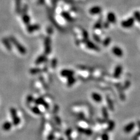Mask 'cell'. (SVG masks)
Returning a JSON list of instances; mask_svg holds the SVG:
<instances>
[{
	"instance_id": "cell-1",
	"label": "cell",
	"mask_w": 140,
	"mask_h": 140,
	"mask_svg": "<svg viewBox=\"0 0 140 140\" xmlns=\"http://www.w3.org/2000/svg\"><path fill=\"white\" fill-rule=\"evenodd\" d=\"M10 41L11 43L13 44L14 46H16L17 49L19 51V52L22 54H25L27 53V50L25 48V47L23 46V45H21L20 42L18 41L17 39L15 38L13 36H11L10 38Z\"/></svg>"
},
{
	"instance_id": "cell-2",
	"label": "cell",
	"mask_w": 140,
	"mask_h": 140,
	"mask_svg": "<svg viewBox=\"0 0 140 140\" xmlns=\"http://www.w3.org/2000/svg\"><path fill=\"white\" fill-rule=\"evenodd\" d=\"M11 116L12 118V123L15 126L19 125L21 122L20 117L18 116L17 114V111L16 109L14 108H11L10 109Z\"/></svg>"
},
{
	"instance_id": "cell-3",
	"label": "cell",
	"mask_w": 140,
	"mask_h": 140,
	"mask_svg": "<svg viewBox=\"0 0 140 140\" xmlns=\"http://www.w3.org/2000/svg\"><path fill=\"white\" fill-rule=\"evenodd\" d=\"M45 54H49L51 52V39L49 37L46 38L44 41Z\"/></svg>"
},
{
	"instance_id": "cell-4",
	"label": "cell",
	"mask_w": 140,
	"mask_h": 140,
	"mask_svg": "<svg viewBox=\"0 0 140 140\" xmlns=\"http://www.w3.org/2000/svg\"><path fill=\"white\" fill-rule=\"evenodd\" d=\"M34 102L36 105H43L45 108L46 109H48L49 108V104H48V103L45 101V100L43 98H42V97H39V98L35 99Z\"/></svg>"
},
{
	"instance_id": "cell-5",
	"label": "cell",
	"mask_w": 140,
	"mask_h": 140,
	"mask_svg": "<svg viewBox=\"0 0 140 140\" xmlns=\"http://www.w3.org/2000/svg\"><path fill=\"white\" fill-rule=\"evenodd\" d=\"M135 20V19H134V18H129L127 20L121 22V26L124 28H130L133 25Z\"/></svg>"
},
{
	"instance_id": "cell-6",
	"label": "cell",
	"mask_w": 140,
	"mask_h": 140,
	"mask_svg": "<svg viewBox=\"0 0 140 140\" xmlns=\"http://www.w3.org/2000/svg\"><path fill=\"white\" fill-rule=\"evenodd\" d=\"M2 42L3 44L4 45L5 48L8 50L11 51L12 49V46L11 44V42L10 41V38H3L2 39Z\"/></svg>"
},
{
	"instance_id": "cell-7",
	"label": "cell",
	"mask_w": 140,
	"mask_h": 140,
	"mask_svg": "<svg viewBox=\"0 0 140 140\" xmlns=\"http://www.w3.org/2000/svg\"><path fill=\"white\" fill-rule=\"evenodd\" d=\"M74 74V72L73 71L70 70L65 69L63 70L61 72V75L64 77H69L72 76H73Z\"/></svg>"
},
{
	"instance_id": "cell-8",
	"label": "cell",
	"mask_w": 140,
	"mask_h": 140,
	"mask_svg": "<svg viewBox=\"0 0 140 140\" xmlns=\"http://www.w3.org/2000/svg\"><path fill=\"white\" fill-rule=\"evenodd\" d=\"M123 71V68L122 66L121 65H117L116 67L115 70H114V72L113 74V76L115 78H118L119 77L120 75L121 74V73H122Z\"/></svg>"
},
{
	"instance_id": "cell-9",
	"label": "cell",
	"mask_w": 140,
	"mask_h": 140,
	"mask_svg": "<svg viewBox=\"0 0 140 140\" xmlns=\"http://www.w3.org/2000/svg\"><path fill=\"white\" fill-rule=\"evenodd\" d=\"M112 52L115 56L118 57H121L123 55V51L120 47L117 46H115L112 48Z\"/></svg>"
},
{
	"instance_id": "cell-10",
	"label": "cell",
	"mask_w": 140,
	"mask_h": 140,
	"mask_svg": "<svg viewBox=\"0 0 140 140\" xmlns=\"http://www.w3.org/2000/svg\"><path fill=\"white\" fill-rule=\"evenodd\" d=\"M77 129L78 131L80 133L85 134V135L88 136L92 135V131L89 129H85V128H83L82 127H78L77 128Z\"/></svg>"
},
{
	"instance_id": "cell-11",
	"label": "cell",
	"mask_w": 140,
	"mask_h": 140,
	"mask_svg": "<svg viewBox=\"0 0 140 140\" xmlns=\"http://www.w3.org/2000/svg\"><path fill=\"white\" fill-rule=\"evenodd\" d=\"M135 123L133 122L130 123L129 124H128L127 125H126L125 127H124V132L128 133H130V132H131L133 130V129L135 128Z\"/></svg>"
},
{
	"instance_id": "cell-12",
	"label": "cell",
	"mask_w": 140,
	"mask_h": 140,
	"mask_svg": "<svg viewBox=\"0 0 140 140\" xmlns=\"http://www.w3.org/2000/svg\"><path fill=\"white\" fill-rule=\"evenodd\" d=\"M39 28H40V27L38 24L32 25H29L27 28V30L29 33H32L35 31H37Z\"/></svg>"
},
{
	"instance_id": "cell-13",
	"label": "cell",
	"mask_w": 140,
	"mask_h": 140,
	"mask_svg": "<svg viewBox=\"0 0 140 140\" xmlns=\"http://www.w3.org/2000/svg\"><path fill=\"white\" fill-rule=\"evenodd\" d=\"M13 124L12 122L10 121H6L2 124V129L5 131H8L11 129Z\"/></svg>"
},
{
	"instance_id": "cell-14",
	"label": "cell",
	"mask_w": 140,
	"mask_h": 140,
	"mask_svg": "<svg viewBox=\"0 0 140 140\" xmlns=\"http://www.w3.org/2000/svg\"><path fill=\"white\" fill-rule=\"evenodd\" d=\"M107 18L108 22L109 23H114L116 21V17L115 15L113 13H112V12H110V13H109L108 14Z\"/></svg>"
},
{
	"instance_id": "cell-15",
	"label": "cell",
	"mask_w": 140,
	"mask_h": 140,
	"mask_svg": "<svg viewBox=\"0 0 140 140\" xmlns=\"http://www.w3.org/2000/svg\"><path fill=\"white\" fill-rule=\"evenodd\" d=\"M101 8L99 6H94L90 9L89 13L91 15H97L101 13Z\"/></svg>"
},
{
	"instance_id": "cell-16",
	"label": "cell",
	"mask_w": 140,
	"mask_h": 140,
	"mask_svg": "<svg viewBox=\"0 0 140 140\" xmlns=\"http://www.w3.org/2000/svg\"><path fill=\"white\" fill-rule=\"evenodd\" d=\"M91 97H92V98L94 101L97 103L101 102L102 100V98L101 96L100 95V94L96 92L92 93V95H91Z\"/></svg>"
},
{
	"instance_id": "cell-17",
	"label": "cell",
	"mask_w": 140,
	"mask_h": 140,
	"mask_svg": "<svg viewBox=\"0 0 140 140\" xmlns=\"http://www.w3.org/2000/svg\"><path fill=\"white\" fill-rule=\"evenodd\" d=\"M86 44L87 45V47H88V48H89V49L95 50H98L99 49V47L98 46H97L95 44H93V43L91 42V41H86Z\"/></svg>"
},
{
	"instance_id": "cell-18",
	"label": "cell",
	"mask_w": 140,
	"mask_h": 140,
	"mask_svg": "<svg viewBox=\"0 0 140 140\" xmlns=\"http://www.w3.org/2000/svg\"><path fill=\"white\" fill-rule=\"evenodd\" d=\"M106 100L107 101V104L108 108L110 109L111 111H114V106L113 102L112 101V99L109 98L108 96H107L106 98Z\"/></svg>"
},
{
	"instance_id": "cell-19",
	"label": "cell",
	"mask_w": 140,
	"mask_h": 140,
	"mask_svg": "<svg viewBox=\"0 0 140 140\" xmlns=\"http://www.w3.org/2000/svg\"><path fill=\"white\" fill-rule=\"evenodd\" d=\"M46 60V57L44 54H42V55L39 56L35 61V63L36 65H39L40 64L42 63L43 62H45Z\"/></svg>"
},
{
	"instance_id": "cell-20",
	"label": "cell",
	"mask_w": 140,
	"mask_h": 140,
	"mask_svg": "<svg viewBox=\"0 0 140 140\" xmlns=\"http://www.w3.org/2000/svg\"><path fill=\"white\" fill-rule=\"evenodd\" d=\"M22 19L24 23L26 25H29L30 22V18L28 15L26 14H23L22 16Z\"/></svg>"
},
{
	"instance_id": "cell-21",
	"label": "cell",
	"mask_w": 140,
	"mask_h": 140,
	"mask_svg": "<svg viewBox=\"0 0 140 140\" xmlns=\"http://www.w3.org/2000/svg\"><path fill=\"white\" fill-rule=\"evenodd\" d=\"M102 113L103 117V119L105 121H108V113L107 108L103 107L102 108Z\"/></svg>"
},
{
	"instance_id": "cell-22",
	"label": "cell",
	"mask_w": 140,
	"mask_h": 140,
	"mask_svg": "<svg viewBox=\"0 0 140 140\" xmlns=\"http://www.w3.org/2000/svg\"><path fill=\"white\" fill-rule=\"evenodd\" d=\"M16 1V13L18 14L21 13V0H15Z\"/></svg>"
},
{
	"instance_id": "cell-23",
	"label": "cell",
	"mask_w": 140,
	"mask_h": 140,
	"mask_svg": "<svg viewBox=\"0 0 140 140\" xmlns=\"http://www.w3.org/2000/svg\"><path fill=\"white\" fill-rule=\"evenodd\" d=\"M68 78V81H67V85L68 87H71L76 82V79L73 76H70Z\"/></svg>"
},
{
	"instance_id": "cell-24",
	"label": "cell",
	"mask_w": 140,
	"mask_h": 140,
	"mask_svg": "<svg viewBox=\"0 0 140 140\" xmlns=\"http://www.w3.org/2000/svg\"><path fill=\"white\" fill-rule=\"evenodd\" d=\"M115 122L113 120H109L108 121V127L107 130L108 131H112L115 128Z\"/></svg>"
},
{
	"instance_id": "cell-25",
	"label": "cell",
	"mask_w": 140,
	"mask_h": 140,
	"mask_svg": "<svg viewBox=\"0 0 140 140\" xmlns=\"http://www.w3.org/2000/svg\"><path fill=\"white\" fill-rule=\"evenodd\" d=\"M31 111L33 113L36 115H41V111L39 108L38 107L37 105L33 106L31 108Z\"/></svg>"
},
{
	"instance_id": "cell-26",
	"label": "cell",
	"mask_w": 140,
	"mask_h": 140,
	"mask_svg": "<svg viewBox=\"0 0 140 140\" xmlns=\"http://www.w3.org/2000/svg\"><path fill=\"white\" fill-rule=\"evenodd\" d=\"M61 15L64 18H65V19H66V20H68L69 21H73V18L71 16V15H70L69 13H66V12H63V13L61 14Z\"/></svg>"
},
{
	"instance_id": "cell-27",
	"label": "cell",
	"mask_w": 140,
	"mask_h": 140,
	"mask_svg": "<svg viewBox=\"0 0 140 140\" xmlns=\"http://www.w3.org/2000/svg\"><path fill=\"white\" fill-rule=\"evenodd\" d=\"M41 72V70L39 68H32L30 70V73L32 75H36L39 73Z\"/></svg>"
},
{
	"instance_id": "cell-28",
	"label": "cell",
	"mask_w": 140,
	"mask_h": 140,
	"mask_svg": "<svg viewBox=\"0 0 140 140\" xmlns=\"http://www.w3.org/2000/svg\"><path fill=\"white\" fill-rule=\"evenodd\" d=\"M65 135L66 136L67 140H73L72 136H71V133H72V130L71 129H68L65 131Z\"/></svg>"
},
{
	"instance_id": "cell-29",
	"label": "cell",
	"mask_w": 140,
	"mask_h": 140,
	"mask_svg": "<svg viewBox=\"0 0 140 140\" xmlns=\"http://www.w3.org/2000/svg\"><path fill=\"white\" fill-rule=\"evenodd\" d=\"M34 101V99L33 98V97L31 95H29L27 97L26 101L28 104H31L32 102Z\"/></svg>"
},
{
	"instance_id": "cell-30",
	"label": "cell",
	"mask_w": 140,
	"mask_h": 140,
	"mask_svg": "<svg viewBox=\"0 0 140 140\" xmlns=\"http://www.w3.org/2000/svg\"><path fill=\"white\" fill-rule=\"evenodd\" d=\"M54 139H55V136L53 132H51L48 134L47 137V140H54Z\"/></svg>"
},
{
	"instance_id": "cell-31",
	"label": "cell",
	"mask_w": 140,
	"mask_h": 140,
	"mask_svg": "<svg viewBox=\"0 0 140 140\" xmlns=\"http://www.w3.org/2000/svg\"><path fill=\"white\" fill-rule=\"evenodd\" d=\"M111 38H106L103 42V45H104V46H108L109 44V43H111Z\"/></svg>"
},
{
	"instance_id": "cell-32",
	"label": "cell",
	"mask_w": 140,
	"mask_h": 140,
	"mask_svg": "<svg viewBox=\"0 0 140 140\" xmlns=\"http://www.w3.org/2000/svg\"><path fill=\"white\" fill-rule=\"evenodd\" d=\"M134 17L135 19L140 22V13L138 11H136L134 13Z\"/></svg>"
},
{
	"instance_id": "cell-33",
	"label": "cell",
	"mask_w": 140,
	"mask_h": 140,
	"mask_svg": "<svg viewBox=\"0 0 140 140\" xmlns=\"http://www.w3.org/2000/svg\"><path fill=\"white\" fill-rule=\"evenodd\" d=\"M54 120L55 121L56 123L58 124V125H61V120L60 118V117L59 116H58L56 115L54 116Z\"/></svg>"
},
{
	"instance_id": "cell-34",
	"label": "cell",
	"mask_w": 140,
	"mask_h": 140,
	"mask_svg": "<svg viewBox=\"0 0 140 140\" xmlns=\"http://www.w3.org/2000/svg\"><path fill=\"white\" fill-rule=\"evenodd\" d=\"M57 60L56 59H54L52 61H51V65L53 68H55L57 66Z\"/></svg>"
},
{
	"instance_id": "cell-35",
	"label": "cell",
	"mask_w": 140,
	"mask_h": 140,
	"mask_svg": "<svg viewBox=\"0 0 140 140\" xmlns=\"http://www.w3.org/2000/svg\"><path fill=\"white\" fill-rule=\"evenodd\" d=\"M27 11H28V6L25 5L23 7L22 9H21V13H22V14H26L27 13Z\"/></svg>"
},
{
	"instance_id": "cell-36",
	"label": "cell",
	"mask_w": 140,
	"mask_h": 140,
	"mask_svg": "<svg viewBox=\"0 0 140 140\" xmlns=\"http://www.w3.org/2000/svg\"><path fill=\"white\" fill-rule=\"evenodd\" d=\"M102 140H109V137L107 133H104L102 135Z\"/></svg>"
},
{
	"instance_id": "cell-37",
	"label": "cell",
	"mask_w": 140,
	"mask_h": 140,
	"mask_svg": "<svg viewBox=\"0 0 140 140\" xmlns=\"http://www.w3.org/2000/svg\"><path fill=\"white\" fill-rule=\"evenodd\" d=\"M102 25L101 23L100 22H97L95 25V29H99L101 27Z\"/></svg>"
},
{
	"instance_id": "cell-38",
	"label": "cell",
	"mask_w": 140,
	"mask_h": 140,
	"mask_svg": "<svg viewBox=\"0 0 140 140\" xmlns=\"http://www.w3.org/2000/svg\"><path fill=\"white\" fill-rule=\"evenodd\" d=\"M59 110V107L58 105H55L54 106V111H53V113H57L58 112Z\"/></svg>"
},
{
	"instance_id": "cell-39",
	"label": "cell",
	"mask_w": 140,
	"mask_h": 140,
	"mask_svg": "<svg viewBox=\"0 0 140 140\" xmlns=\"http://www.w3.org/2000/svg\"><path fill=\"white\" fill-rule=\"evenodd\" d=\"M93 38H94L95 39V40L97 42H100V38L98 37V36H97L96 35H95L93 36Z\"/></svg>"
},
{
	"instance_id": "cell-40",
	"label": "cell",
	"mask_w": 140,
	"mask_h": 140,
	"mask_svg": "<svg viewBox=\"0 0 140 140\" xmlns=\"http://www.w3.org/2000/svg\"><path fill=\"white\" fill-rule=\"evenodd\" d=\"M83 36L84 38H85V39H87V38H88V33L87 32L85 31H84L83 32Z\"/></svg>"
},
{
	"instance_id": "cell-41",
	"label": "cell",
	"mask_w": 140,
	"mask_h": 140,
	"mask_svg": "<svg viewBox=\"0 0 140 140\" xmlns=\"http://www.w3.org/2000/svg\"><path fill=\"white\" fill-rule=\"evenodd\" d=\"M109 23H108V22H106V23H105L104 24V27L105 28H108L109 27Z\"/></svg>"
},
{
	"instance_id": "cell-42",
	"label": "cell",
	"mask_w": 140,
	"mask_h": 140,
	"mask_svg": "<svg viewBox=\"0 0 140 140\" xmlns=\"http://www.w3.org/2000/svg\"><path fill=\"white\" fill-rule=\"evenodd\" d=\"M44 2V0H39V3L40 4H43Z\"/></svg>"
},
{
	"instance_id": "cell-43",
	"label": "cell",
	"mask_w": 140,
	"mask_h": 140,
	"mask_svg": "<svg viewBox=\"0 0 140 140\" xmlns=\"http://www.w3.org/2000/svg\"><path fill=\"white\" fill-rule=\"evenodd\" d=\"M58 140H64V139L62 138V137H60V138H59Z\"/></svg>"
}]
</instances>
